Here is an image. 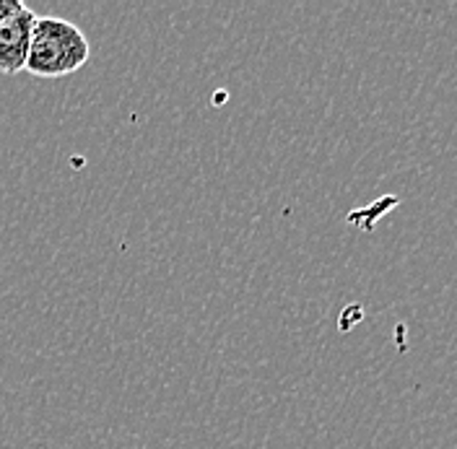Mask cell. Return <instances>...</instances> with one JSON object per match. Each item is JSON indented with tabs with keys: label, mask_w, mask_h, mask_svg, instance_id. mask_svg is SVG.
Masks as SVG:
<instances>
[{
	"label": "cell",
	"mask_w": 457,
	"mask_h": 449,
	"mask_svg": "<svg viewBox=\"0 0 457 449\" xmlns=\"http://www.w3.org/2000/svg\"><path fill=\"white\" fill-rule=\"evenodd\" d=\"M91 55L86 34L68 19L37 16L24 71L37 79H65L84 68Z\"/></svg>",
	"instance_id": "6da1fadb"
},
{
	"label": "cell",
	"mask_w": 457,
	"mask_h": 449,
	"mask_svg": "<svg viewBox=\"0 0 457 449\" xmlns=\"http://www.w3.org/2000/svg\"><path fill=\"white\" fill-rule=\"evenodd\" d=\"M34 21H37V13L24 5L21 11H16L0 24V73L3 76H16L24 71Z\"/></svg>",
	"instance_id": "7a4b0ae2"
},
{
	"label": "cell",
	"mask_w": 457,
	"mask_h": 449,
	"mask_svg": "<svg viewBox=\"0 0 457 449\" xmlns=\"http://www.w3.org/2000/svg\"><path fill=\"white\" fill-rule=\"evenodd\" d=\"M21 8H24L21 0H0V24H3L8 16H13L16 11H21Z\"/></svg>",
	"instance_id": "3957f363"
}]
</instances>
